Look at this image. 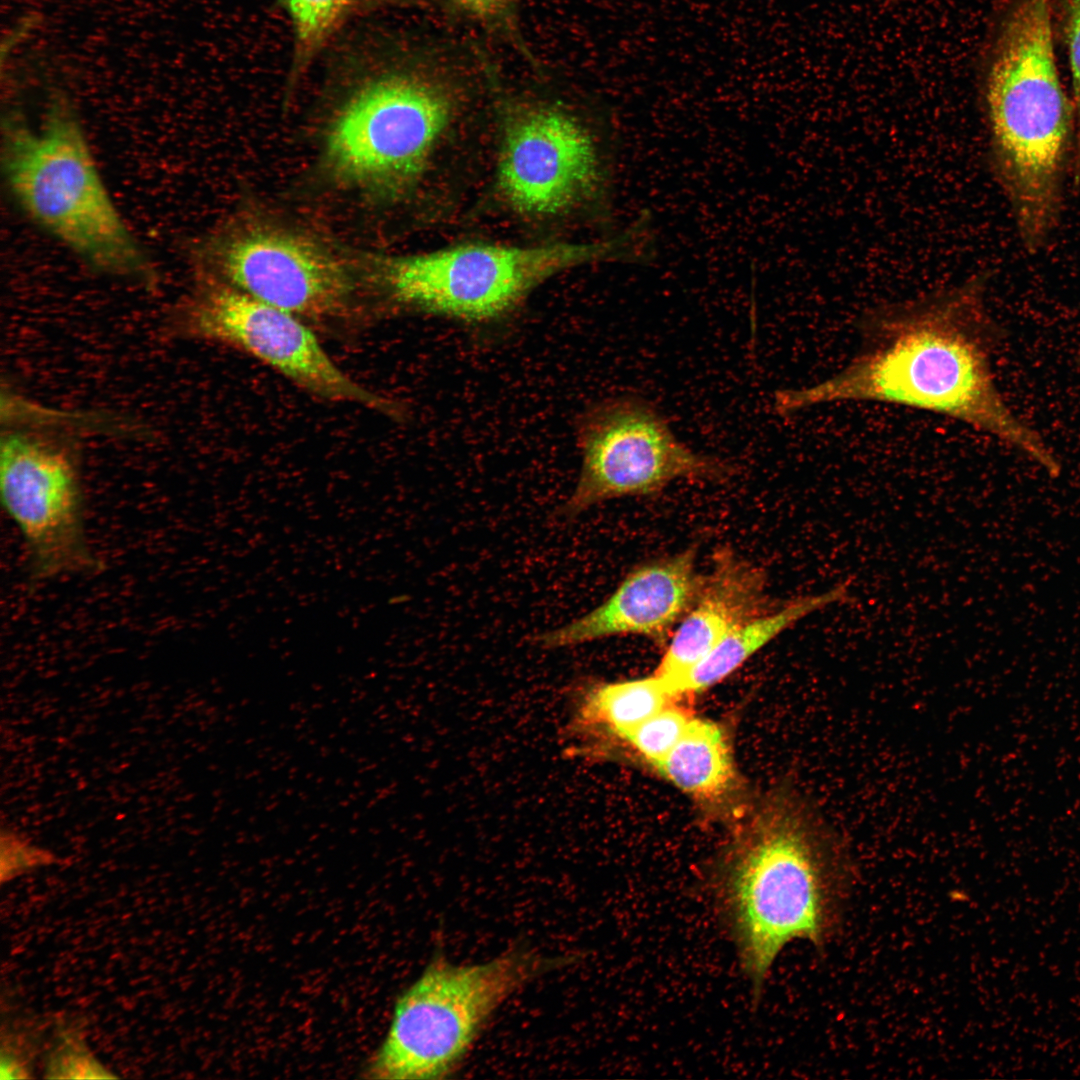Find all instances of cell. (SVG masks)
I'll list each match as a JSON object with an SVG mask.
<instances>
[{"mask_svg":"<svg viewBox=\"0 0 1080 1080\" xmlns=\"http://www.w3.org/2000/svg\"><path fill=\"white\" fill-rule=\"evenodd\" d=\"M444 1L457 15L507 41L531 64H536L519 28V9L523 0Z\"/></svg>","mask_w":1080,"mask_h":1080,"instance_id":"obj_21","label":"cell"},{"mask_svg":"<svg viewBox=\"0 0 1080 1080\" xmlns=\"http://www.w3.org/2000/svg\"><path fill=\"white\" fill-rule=\"evenodd\" d=\"M1076 363H1077L1078 366H1080V350L1077 353Z\"/></svg>","mask_w":1080,"mask_h":1080,"instance_id":"obj_25","label":"cell"},{"mask_svg":"<svg viewBox=\"0 0 1080 1080\" xmlns=\"http://www.w3.org/2000/svg\"><path fill=\"white\" fill-rule=\"evenodd\" d=\"M462 62L442 50L391 58L351 91L326 141L331 170L343 180L387 193L424 173L459 109Z\"/></svg>","mask_w":1080,"mask_h":1080,"instance_id":"obj_5","label":"cell"},{"mask_svg":"<svg viewBox=\"0 0 1080 1080\" xmlns=\"http://www.w3.org/2000/svg\"><path fill=\"white\" fill-rule=\"evenodd\" d=\"M39 1041L32 1031L3 1025L0 1044L1 1079H30L39 1053Z\"/></svg>","mask_w":1080,"mask_h":1080,"instance_id":"obj_23","label":"cell"},{"mask_svg":"<svg viewBox=\"0 0 1080 1080\" xmlns=\"http://www.w3.org/2000/svg\"><path fill=\"white\" fill-rule=\"evenodd\" d=\"M57 862L51 850L41 847L24 834L9 827L0 832V881L5 884L14 879Z\"/></svg>","mask_w":1080,"mask_h":1080,"instance_id":"obj_22","label":"cell"},{"mask_svg":"<svg viewBox=\"0 0 1080 1080\" xmlns=\"http://www.w3.org/2000/svg\"><path fill=\"white\" fill-rule=\"evenodd\" d=\"M853 872L844 839L801 796L783 789L760 806L725 859L716 896L753 994L788 943L830 938Z\"/></svg>","mask_w":1080,"mask_h":1080,"instance_id":"obj_2","label":"cell"},{"mask_svg":"<svg viewBox=\"0 0 1080 1080\" xmlns=\"http://www.w3.org/2000/svg\"><path fill=\"white\" fill-rule=\"evenodd\" d=\"M847 588L838 585L817 595L785 601L741 625L726 636L673 688L679 697L694 695L720 683L781 633L806 616L847 599Z\"/></svg>","mask_w":1080,"mask_h":1080,"instance_id":"obj_16","label":"cell"},{"mask_svg":"<svg viewBox=\"0 0 1080 1080\" xmlns=\"http://www.w3.org/2000/svg\"><path fill=\"white\" fill-rule=\"evenodd\" d=\"M987 276L920 299L873 308L860 320L864 343L838 372L815 384L777 391L775 410L878 402L949 417L986 433L1051 478L1062 464L1037 430L1007 404L993 371L1005 339L986 305Z\"/></svg>","mask_w":1080,"mask_h":1080,"instance_id":"obj_1","label":"cell"},{"mask_svg":"<svg viewBox=\"0 0 1080 1080\" xmlns=\"http://www.w3.org/2000/svg\"><path fill=\"white\" fill-rule=\"evenodd\" d=\"M694 716L675 701L626 732L619 742L636 751L651 766L677 744Z\"/></svg>","mask_w":1080,"mask_h":1080,"instance_id":"obj_19","label":"cell"},{"mask_svg":"<svg viewBox=\"0 0 1080 1080\" xmlns=\"http://www.w3.org/2000/svg\"><path fill=\"white\" fill-rule=\"evenodd\" d=\"M293 33L291 76L306 72L360 0H280Z\"/></svg>","mask_w":1080,"mask_h":1080,"instance_id":"obj_18","label":"cell"},{"mask_svg":"<svg viewBox=\"0 0 1080 1080\" xmlns=\"http://www.w3.org/2000/svg\"><path fill=\"white\" fill-rule=\"evenodd\" d=\"M651 766L680 790L704 802L720 800L736 777L723 729L697 717L691 719L672 750Z\"/></svg>","mask_w":1080,"mask_h":1080,"instance_id":"obj_17","label":"cell"},{"mask_svg":"<svg viewBox=\"0 0 1080 1080\" xmlns=\"http://www.w3.org/2000/svg\"><path fill=\"white\" fill-rule=\"evenodd\" d=\"M217 255L222 282L300 318L317 333L367 321L344 266L301 236L252 229L228 238Z\"/></svg>","mask_w":1080,"mask_h":1080,"instance_id":"obj_12","label":"cell"},{"mask_svg":"<svg viewBox=\"0 0 1080 1080\" xmlns=\"http://www.w3.org/2000/svg\"><path fill=\"white\" fill-rule=\"evenodd\" d=\"M497 189L516 212L548 217L602 194L605 166L595 134L549 101L503 103Z\"/></svg>","mask_w":1080,"mask_h":1080,"instance_id":"obj_10","label":"cell"},{"mask_svg":"<svg viewBox=\"0 0 1080 1080\" xmlns=\"http://www.w3.org/2000/svg\"><path fill=\"white\" fill-rule=\"evenodd\" d=\"M678 699L654 673L637 679L577 684L565 726L568 751L577 756L604 753L626 732Z\"/></svg>","mask_w":1080,"mask_h":1080,"instance_id":"obj_15","label":"cell"},{"mask_svg":"<svg viewBox=\"0 0 1080 1080\" xmlns=\"http://www.w3.org/2000/svg\"><path fill=\"white\" fill-rule=\"evenodd\" d=\"M172 325L182 336L218 344L269 366L320 400L354 404L404 421L401 401L354 380L330 357L317 332L300 318L222 282H207L182 302Z\"/></svg>","mask_w":1080,"mask_h":1080,"instance_id":"obj_9","label":"cell"},{"mask_svg":"<svg viewBox=\"0 0 1080 1080\" xmlns=\"http://www.w3.org/2000/svg\"><path fill=\"white\" fill-rule=\"evenodd\" d=\"M117 1077L90 1050L78 1027L65 1026L58 1030L45 1058L44 1078L112 1079Z\"/></svg>","mask_w":1080,"mask_h":1080,"instance_id":"obj_20","label":"cell"},{"mask_svg":"<svg viewBox=\"0 0 1080 1080\" xmlns=\"http://www.w3.org/2000/svg\"><path fill=\"white\" fill-rule=\"evenodd\" d=\"M580 473L560 514L574 518L608 500L656 494L677 480L720 481L732 469L696 452L650 401L623 394L595 401L575 422Z\"/></svg>","mask_w":1080,"mask_h":1080,"instance_id":"obj_8","label":"cell"},{"mask_svg":"<svg viewBox=\"0 0 1080 1080\" xmlns=\"http://www.w3.org/2000/svg\"><path fill=\"white\" fill-rule=\"evenodd\" d=\"M644 229L632 223L615 237L590 243L514 246L463 243L379 264L376 280L386 311L444 318L477 332L512 324L530 294L549 278L598 261L643 263Z\"/></svg>","mask_w":1080,"mask_h":1080,"instance_id":"obj_4","label":"cell"},{"mask_svg":"<svg viewBox=\"0 0 1080 1080\" xmlns=\"http://www.w3.org/2000/svg\"><path fill=\"white\" fill-rule=\"evenodd\" d=\"M1052 24L1051 0H1013L984 81L992 170L1030 252L1059 223L1074 149V108L1059 77Z\"/></svg>","mask_w":1080,"mask_h":1080,"instance_id":"obj_3","label":"cell"},{"mask_svg":"<svg viewBox=\"0 0 1080 1080\" xmlns=\"http://www.w3.org/2000/svg\"><path fill=\"white\" fill-rule=\"evenodd\" d=\"M2 505L20 531L36 581L99 568L86 537L78 465L60 443L31 432L1 438Z\"/></svg>","mask_w":1080,"mask_h":1080,"instance_id":"obj_11","label":"cell"},{"mask_svg":"<svg viewBox=\"0 0 1080 1080\" xmlns=\"http://www.w3.org/2000/svg\"><path fill=\"white\" fill-rule=\"evenodd\" d=\"M3 130L4 176L20 208L97 270L153 283L151 262L115 206L64 97H54L39 127L11 117Z\"/></svg>","mask_w":1080,"mask_h":1080,"instance_id":"obj_6","label":"cell"},{"mask_svg":"<svg viewBox=\"0 0 1080 1080\" xmlns=\"http://www.w3.org/2000/svg\"><path fill=\"white\" fill-rule=\"evenodd\" d=\"M696 551L649 561L631 570L614 592L587 614L539 634L546 649L571 647L618 636H641L667 644L702 583Z\"/></svg>","mask_w":1080,"mask_h":1080,"instance_id":"obj_13","label":"cell"},{"mask_svg":"<svg viewBox=\"0 0 1080 1080\" xmlns=\"http://www.w3.org/2000/svg\"><path fill=\"white\" fill-rule=\"evenodd\" d=\"M569 962L568 957H550L526 947L473 964L434 957L397 999L387 1033L365 1064L363 1077H450L507 999Z\"/></svg>","mask_w":1080,"mask_h":1080,"instance_id":"obj_7","label":"cell"},{"mask_svg":"<svg viewBox=\"0 0 1080 1080\" xmlns=\"http://www.w3.org/2000/svg\"><path fill=\"white\" fill-rule=\"evenodd\" d=\"M1066 43L1072 80L1075 116L1074 149L1070 172L1074 185L1080 183V0H1070L1066 22Z\"/></svg>","mask_w":1080,"mask_h":1080,"instance_id":"obj_24","label":"cell"},{"mask_svg":"<svg viewBox=\"0 0 1080 1080\" xmlns=\"http://www.w3.org/2000/svg\"><path fill=\"white\" fill-rule=\"evenodd\" d=\"M764 571L728 549L716 552L711 570L666 644L654 672L673 693L726 636L770 610Z\"/></svg>","mask_w":1080,"mask_h":1080,"instance_id":"obj_14","label":"cell"}]
</instances>
